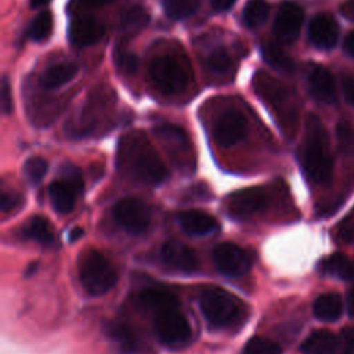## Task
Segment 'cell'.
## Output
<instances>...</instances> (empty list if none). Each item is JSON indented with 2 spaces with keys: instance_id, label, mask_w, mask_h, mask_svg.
<instances>
[{
  "instance_id": "1",
  "label": "cell",
  "mask_w": 354,
  "mask_h": 354,
  "mask_svg": "<svg viewBox=\"0 0 354 354\" xmlns=\"http://www.w3.org/2000/svg\"><path fill=\"white\" fill-rule=\"evenodd\" d=\"M116 163L120 173L148 185H159L169 177L165 162L141 131H130L120 137Z\"/></svg>"
},
{
  "instance_id": "2",
  "label": "cell",
  "mask_w": 354,
  "mask_h": 354,
  "mask_svg": "<svg viewBox=\"0 0 354 354\" xmlns=\"http://www.w3.org/2000/svg\"><path fill=\"white\" fill-rule=\"evenodd\" d=\"M300 160L304 174L313 183L325 185L332 180L333 159L329 151L328 134L319 118L313 113L306 119Z\"/></svg>"
},
{
  "instance_id": "3",
  "label": "cell",
  "mask_w": 354,
  "mask_h": 354,
  "mask_svg": "<svg viewBox=\"0 0 354 354\" xmlns=\"http://www.w3.org/2000/svg\"><path fill=\"white\" fill-rule=\"evenodd\" d=\"M253 83L259 97L277 112L278 119L288 127V130H295L297 123V105L289 87L264 72H257Z\"/></svg>"
},
{
  "instance_id": "4",
  "label": "cell",
  "mask_w": 354,
  "mask_h": 354,
  "mask_svg": "<svg viewBox=\"0 0 354 354\" xmlns=\"http://www.w3.org/2000/svg\"><path fill=\"white\" fill-rule=\"evenodd\" d=\"M148 73L152 84L165 95L180 94L191 80L189 64L174 54H162L153 58Z\"/></svg>"
},
{
  "instance_id": "5",
  "label": "cell",
  "mask_w": 354,
  "mask_h": 354,
  "mask_svg": "<svg viewBox=\"0 0 354 354\" xmlns=\"http://www.w3.org/2000/svg\"><path fill=\"white\" fill-rule=\"evenodd\" d=\"M79 281L88 295L101 296L115 286L118 274L102 253L88 249L79 260Z\"/></svg>"
},
{
  "instance_id": "6",
  "label": "cell",
  "mask_w": 354,
  "mask_h": 354,
  "mask_svg": "<svg viewBox=\"0 0 354 354\" xmlns=\"http://www.w3.org/2000/svg\"><path fill=\"white\" fill-rule=\"evenodd\" d=\"M199 307L206 321L212 326L218 328L234 324L242 313V303L239 299L216 286L205 288L201 292Z\"/></svg>"
},
{
  "instance_id": "7",
  "label": "cell",
  "mask_w": 354,
  "mask_h": 354,
  "mask_svg": "<svg viewBox=\"0 0 354 354\" xmlns=\"http://www.w3.org/2000/svg\"><path fill=\"white\" fill-rule=\"evenodd\" d=\"M153 326L159 342L169 347L183 346L191 337L189 322L178 306L156 311Z\"/></svg>"
},
{
  "instance_id": "8",
  "label": "cell",
  "mask_w": 354,
  "mask_h": 354,
  "mask_svg": "<svg viewBox=\"0 0 354 354\" xmlns=\"http://www.w3.org/2000/svg\"><path fill=\"white\" fill-rule=\"evenodd\" d=\"M112 214L115 221L133 235L145 232L151 223V210L148 205L137 198H123L118 201Z\"/></svg>"
},
{
  "instance_id": "9",
  "label": "cell",
  "mask_w": 354,
  "mask_h": 354,
  "mask_svg": "<svg viewBox=\"0 0 354 354\" xmlns=\"http://www.w3.org/2000/svg\"><path fill=\"white\" fill-rule=\"evenodd\" d=\"M212 257L217 270L223 275L230 278H236L248 274L253 264L250 253L231 242L218 243L213 249Z\"/></svg>"
},
{
  "instance_id": "10",
  "label": "cell",
  "mask_w": 354,
  "mask_h": 354,
  "mask_svg": "<svg viewBox=\"0 0 354 354\" xmlns=\"http://www.w3.org/2000/svg\"><path fill=\"white\" fill-rule=\"evenodd\" d=\"M270 198L264 188L249 187L231 192L227 196L225 206L231 217L248 218L256 213L263 212L268 206Z\"/></svg>"
},
{
  "instance_id": "11",
  "label": "cell",
  "mask_w": 354,
  "mask_h": 354,
  "mask_svg": "<svg viewBox=\"0 0 354 354\" xmlns=\"http://www.w3.org/2000/svg\"><path fill=\"white\" fill-rule=\"evenodd\" d=\"M248 123L245 116L236 109H228L214 123L213 137L216 142L224 148H230L241 142L246 137Z\"/></svg>"
},
{
  "instance_id": "12",
  "label": "cell",
  "mask_w": 354,
  "mask_h": 354,
  "mask_svg": "<svg viewBox=\"0 0 354 354\" xmlns=\"http://www.w3.org/2000/svg\"><path fill=\"white\" fill-rule=\"evenodd\" d=\"M155 137L162 142V145L170 153L173 162L188 165V155L192 153L189 138L184 129L176 124L163 123L153 127Z\"/></svg>"
},
{
  "instance_id": "13",
  "label": "cell",
  "mask_w": 354,
  "mask_h": 354,
  "mask_svg": "<svg viewBox=\"0 0 354 354\" xmlns=\"http://www.w3.org/2000/svg\"><path fill=\"white\" fill-rule=\"evenodd\" d=\"M303 21L304 12L301 7L293 1H285L277 11L272 30L281 41L293 43L300 35Z\"/></svg>"
},
{
  "instance_id": "14",
  "label": "cell",
  "mask_w": 354,
  "mask_h": 354,
  "mask_svg": "<svg viewBox=\"0 0 354 354\" xmlns=\"http://www.w3.org/2000/svg\"><path fill=\"white\" fill-rule=\"evenodd\" d=\"M339 24L333 15L328 12H319L311 18L308 25V39L311 44L318 50H332L339 40Z\"/></svg>"
},
{
  "instance_id": "15",
  "label": "cell",
  "mask_w": 354,
  "mask_h": 354,
  "mask_svg": "<svg viewBox=\"0 0 354 354\" xmlns=\"http://www.w3.org/2000/svg\"><path fill=\"white\" fill-rule=\"evenodd\" d=\"M307 88L310 95L325 105H330L336 102L337 98V87L336 80L330 71L325 66L317 65L311 69L307 77Z\"/></svg>"
},
{
  "instance_id": "16",
  "label": "cell",
  "mask_w": 354,
  "mask_h": 354,
  "mask_svg": "<svg viewBox=\"0 0 354 354\" xmlns=\"http://www.w3.org/2000/svg\"><path fill=\"white\" fill-rule=\"evenodd\" d=\"M102 24L90 15H79L73 18L68 28L69 41L75 47H87L95 44L104 36Z\"/></svg>"
},
{
  "instance_id": "17",
  "label": "cell",
  "mask_w": 354,
  "mask_h": 354,
  "mask_svg": "<svg viewBox=\"0 0 354 354\" xmlns=\"http://www.w3.org/2000/svg\"><path fill=\"white\" fill-rule=\"evenodd\" d=\"M160 256L167 266L184 272H194L199 267L196 253L185 243L174 239H170L162 245Z\"/></svg>"
},
{
  "instance_id": "18",
  "label": "cell",
  "mask_w": 354,
  "mask_h": 354,
  "mask_svg": "<svg viewBox=\"0 0 354 354\" xmlns=\"http://www.w3.org/2000/svg\"><path fill=\"white\" fill-rule=\"evenodd\" d=\"M178 223L184 232L195 236L212 234L218 228V223L212 214L196 209L178 213Z\"/></svg>"
},
{
  "instance_id": "19",
  "label": "cell",
  "mask_w": 354,
  "mask_h": 354,
  "mask_svg": "<svg viewBox=\"0 0 354 354\" xmlns=\"http://www.w3.org/2000/svg\"><path fill=\"white\" fill-rule=\"evenodd\" d=\"M340 343V336L326 329H318L307 336L300 350L303 354H336Z\"/></svg>"
},
{
  "instance_id": "20",
  "label": "cell",
  "mask_w": 354,
  "mask_h": 354,
  "mask_svg": "<svg viewBox=\"0 0 354 354\" xmlns=\"http://www.w3.org/2000/svg\"><path fill=\"white\" fill-rule=\"evenodd\" d=\"M105 333L122 354H136L138 350V337L134 330L122 321H111L105 325Z\"/></svg>"
},
{
  "instance_id": "21",
  "label": "cell",
  "mask_w": 354,
  "mask_h": 354,
  "mask_svg": "<svg viewBox=\"0 0 354 354\" xmlns=\"http://www.w3.org/2000/svg\"><path fill=\"white\" fill-rule=\"evenodd\" d=\"M79 66L75 62H58L50 65L40 76V84L44 88H59L69 83L77 73Z\"/></svg>"
},
{
  "instance_id": "22",
  "label": "cell",
  "mask_w": 354,
  "mask_h": 354,
  "mask_svg": "<svg viewBox=\"0 0 354 354\" xmlns=\"http://www.w3.org/2000/svg\"><path fill=\"white\" fill-rule=\"evenodd\" d=\"M314 315L324 322L337 321L343 313V301L337 293H322L313 303Z\"/></svg>"
},
{
  "instance_id": "23",
  "label": "cell",
  "mask_w": 354,
  "mask_h": 354,
  "mask_svg": "<svg viewBox=\"0 0 354 354\" xmlns=\"http://www.w3.org/2000/svg\"><path fill=\"white\" fill-rule=\"evenodd\" d=\"M48 198L53 209L59 214H65L73 209L76 192L68 184L58 178L50 184Z\"/></svg>"
},
{
  "instance_id": "24",
  "label": "cell",
  "mask_w": 354,
  "mask_h": 354,
  "mask_svg": "<svg viewBox=\"0 0 354 354\" xmlns=\"http://www.w3.org/2000/svg\"><path fill=\"white\" fill-rule=\"evenodd\" d=\"M138 300H140L141 306H144L145 308H148L153 313L167 308V307L178 306V303H180L176 295H173L171 292H169L166 289H160V288L144 289L142 292H140Z\"/></svg>"
},
{
  "instance_id": "25",
  "label": "cell",
  "mask_w": 354,
  "mask_h": 354,
  "mask_svg": "<svg viewBox=\"0 0 354 354\" xmlns=\"http://www.w3.org/2000/svg\"><path fill=\"white\" fill-rule=\"evenodd\" d=\"M261 57L270 66L282 73H292L295 71L293 59L278 43L267 41L261 44Z\"/></svg>"
},
{
  "instance_id": "26",
  "label": "cell",
  "mask_w": 354,
  "mask_h": 354,
  "mask_svg": "<svg viewBox=\"0 0 354 354\" xmlns=\"http://www.w3.org/2000/svg\"><path fill=\"white\" fill-rule=\"evenodd\" d=\"M148 21L149 15L145 8L141 6H130L123 10L119 19V28L124 35H136L148 25Z\"/></svg>"
},
{
  "instance_id": "27",
  "label": "cell",
  "mask_w": 354,
  "mask_h": 354,
  "mask_svg": "<svg viewBox=\"0 0 354 354\" xmlns=\"http://www.w3.org/2000/svg\"><path fill=\"white\" fill-rule=\"evenodd\" d=\"M25 234L26 236L36 241L41 246H50L54 242L51 224L48 223L47 218L41 216H35L28 221L25 227Z\"/></svg>"
},
{
  "instance_id": "28",
  "label": "cell",
  "mask_w": 354,
  "mask_h": 354,
  "mask_svg": "<svg viewBox=\"0 0 354 354\" xmlns=\"http://www.w3.org/2000/svg\"><path fill=\"white\" fill-rule=\"evenodd\" d=\"M322 268L326 274L339 279H350L354 275V264L343 253H333L326 257Z\"/></svg>"
},
{
  "instance_id": "29",
  "label": "cell",
  "mask_w": 354,
  "mask_h": 354,
  "mask_svg": "<svg viewBox=\"0 0 354 354\" xmlns=\"http://www.w3.org/2000/svg\"><path fill=\"white\" fill-rule=\"evenodd\" d=\"M268 14L270 6L266 0H248L243 7L242 21L248 28L254 29L261 26L267 21Z\"/></svg>"
},
{
  "instance_id": "30",
  "label": "cell",
  "mask_w": 354,
  "mask_h": 354,
  "mask_svg": "<svg viewBox=\"0 0 354 354\" xmlns=\"http://www.w3.org/2000/svg\"><path fill=\"white\" fill-rule=\"evenodd\" d=\"M162 7L170 19L181 21L196 12L199 0H162Z\"/></svg>"
},
{
  "instance_id": "31",
  "label": "cell",
  "mask_w": 354,
  "mask_h": 354,
  "mask_svg": "<svg viewBox=\"0 0 354 354\" xmlns=\"http://www.w3.org/2000/svg\"><path fill=\"white\" fill-rule=\"evenodd\" d=\"M53 30V15L50 11L44 10L40 11L30 22L28 29V36L33 41H43L46 40Z\"/></svg>"
},
{
  "instance_id": "32",
  "label": "cell",
  "mask_w": 354,
  "mask_h": 354,
  "mask_svg": "<svg viewBox=\"0 0 354 354\" xmlns=\"http://www.w3.org/2000/svg\"><path fill=\"white\" fill-rule=\"evenodd\" d=\"M242 354H282L281 346L267 337L252 336L243 346Z\"/></svg>"
},
{
  "instance_id": "33",
  "label": "cell",
  "mask_w": 354,
  "mask_h": 354,
  "mask_svg": "<svg viewBox=\"0 0 354 354\" xmlns=\"http://www.w3.org/2000/svg\"><path fill=\"white\" fill-rule=\"evenodd\" d=\"M207 66L216 75H227L232 71V59L224 47L214 48L207 57Z\"/></svg>"
},
{
  "instance_id": "34",
  "label": "cell",
  "mask_w": 354,
  "mask_h": 354,
  "mask_svg": "<svg viewBox=\"0 0 354 354\" xmlns=\"http://www.w3.org/2000/svg\"><path fill=\"white\" fill-rule=\"evenodd\" d=\"M58 176H59V180L64 181L65 184H68L76 194L83 192V187H84L83 176L77 166H75L73 163L65 162L59 166Z\"/></svg>"
},
{
  "instance_id": "35",
  "label": "cell",
  "mask_w": 354,
  "mask_h": 354,
  "mask_svg": "<svg viewBox=\"0 0 354 354\" xmlns=\"http://www.w3.org/2000/svg\"><path fill=\"white\" fill-rule=\"evenodd\" d=\"M113 59L118 69L124 75H133L138 69V57L124 46H118L113 53Z\"/></svg>"
},
{
  "instance_id": "36",
  "label": "cell",
  "mask_w": 354,
  "mask_h": 354,
  "mask_svg": "<svg viewBox=\"0 0 354 354\" xmlns=\"http://www.w3.org/2000/svg\"><path fill=\"white\" fill-rule=\"evenodd\" d=\"M336 138L339 149L344 155L354 153V126L350 122L342 120L336 126Z\"/></svg>"
},
{
  "instance_id": "37",
  "label": "cell",
  "mask_w": 354,
  "mask_h": 354,
  "mask_svg": "<svg viewBox=\"0 0 354 354\" xmlns=\"http://www.w3.org/2000/svg\"><path fill=\"white\" fill-rule=\"evenodd\" d=\"M48 163L41 156H30L24 163V174L32 184H37L46 176Z\"/></svg>"
},
{
  "instance_id": "38",
  "label": "cell",
  "mask_w": 354,
  "mask_h": 354,
  "mask_svg": "<svg viewBox=\"0 0 354 354\" xmlns=\"http://www.w3.org/2000/svg\"><path fill=\"white\" fill-rule=\"evenodd\" d=\"M0 105H1V112L4 115H10L14 108L12 102V94H11V86L10 82L6 76L1 79V87H0Z\"/></svg>"
},
{
  "instance_id": "39",
  "label": "cell",
  "mask_w": 354,
  "mask_h": 354,
  "mask_svg": "<svg viewBox=\"0 0 354 354\" xmlns=\"http://www.w3.org/2000/svg\"><path fill=\"white\" fill-rule=\"evenodd\" d=\"M19 202H21V198L17 192L6 191V189L1 191V195H0V210H1V213L12 212L17 206H19Z\"/></svg>"
},
{
  "instance_id": "40",
  "label": "cell",
  "mask_w": 354,
  "mask_h": 354,
  "mask_svg": "<svg viewBox=\"0 0 354 354\" xmlns=\"http://www.w3.org/2000/svg\"><path fill=\"white\" fill-rule=\"evenodd\" d=\"M342 91L344 100L354 106V76H344L342 80Z\"/></svg>"
},
{
  "instance_id": "41",
  "label": "cell",
  "mask_w": 354,
  "mask_h": 354,
  "mask_svg": "<svg viewBox=\"0 0 354 354\" xmlns=\"http://www.w3.org/2000/svg\"><path fill=\"white\" fill-rule=\"evenodd\" d=\"M340 340L348 348V351L353 353L354 351V326L344 328L340 333Z\"/></svg>"
},
{
  "instance_id": "42",
  "label": "cell",
  "mask_w": 354,
  "mask_h": 354,
  "mask_svg": "<svg viewBox=\"0 0 354 354\" xmlns=\"http://www.w3.org/2000/svg\"><path fill=\"white\" fill-rule=\"evenodd\" d=\"M340 14L346 19L354 22V0H344L340 4Z\"/></svg>"
},
{
  "instance_id": "43",
  "label": "cell",
  "mask_w": 354,
  "mask_h": 354,
  "mask_svg": "<svg viewBox=\"0 0 354 354\" xmlns=\"http://www.w3.org/2000/svg\"><path fill=\"white\" fill-rule=\"evenodd\" d=\"M343 51L347 57L354 58V30L347 33V36L343 40Z\"/></svg>"
},
{
  "instance_id": "44",
  "label": "cell",
  "mask_w": 354,
  "mask_h": 354,
  "mask_svg": "<svg viewBox=\"0 0 354 354\" xmlns=\"http://www.w3.org/2000/svg\"><path fill=\"white\" fill-rule=\"evenodd\" d=\"M212 1V7L214 11L217 12H224L227 10H230L236 0H210Z\"/></svg>"
},
{
  "instance_id": "45",
  "label": "cell",
  "mask_w": 354,
  "mask_h": 354,
  "mask_svg": "<svg viewBox=\"0 0 354 354\" xmlns=\"http://www.w3.org/2000/svg\"><path fill=\"white\" fill-rule=\"evenodd\" d=\"M116 0H79L80 4H83L84 7H102L106 4H111Z\"/></svg>"
},
{
  "instance_id": "46",
  "label": "cell",
  "mask_w": 354,
  "mask_h": 354,
  "mask_svg": "<svg viewBox=\"0 0 354 354\" xmlns=\"http://www.w3.org/2000/svg\"><path fill=\"white\" fill-rule=\"evenodd\" d=\"M347 313L351 318H354V288L350 289L347 295Z\"/></svg>"
},
{
  "instance_id": "47",
  "label": "cell",
  "mask_w": 354,
  "mask_h": 354,
  "mask_svg": "<svg viewBox=\"0 0 354 354\" xmlns=\"http://www.w3.org/2000/svg\"><path fill=\"white\" fill-rule=\"evenodd\" d=\"M83 234H84L83 228H80V227H75V228H72V230H71V232H69V239H71V241H76V239H79Z\"/></svg>"
},
{
  "instance_id": "48",
  "label": "cell",
  "mask_w": 354,
  "mask_h": 354,
  "mask_svg": "<svg viewBox=\"0 0 354 354\" xmlns=\"http://www.w3.org/2000/svg\"><path fill=\"white\" fill-rule=\"evenodd\" d=\"M48 3H50V0H30V7L32 8H40V7H44Z\"/></svg>"
},
{
  "instance_id": "49",
  "label": "cell",
  "mask_w": 354,
  "mask_h": 354,
  "mask_svg": "<svg viewBox=\"0 0 354 354\" xmlns=\"http://www.w3.org/2000/svg\"><path fill=\"white\" fill-rule=\"evenodd\" d=\"M36 267H37V263H32L30 266H29V268H28V272H26V275H30V274H33L35 272V270H36Z\"/></svg>"
}]
</instances>
